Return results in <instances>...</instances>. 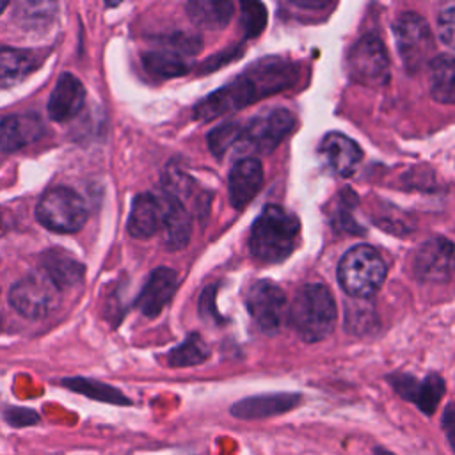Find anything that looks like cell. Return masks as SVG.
<instances>
[{
  "mask_svg": "<svg viewBox=\"0 0 455 455\" xmlns=\"http://www.w3.org/2000/svg\"><path fill=\"white\" fill-rule=\"evenodd\" d=\"M85 101V91L82 82L71 75L62 73L50 94L48 100V114L53 121L64 123L75 117Z\"/></svg>",
  "mask_w": 455,
  "mask_h": 455,
  "instance_id": "cell-17",
  "label": "cell"
},
{
  "mask_svg": "<svg viewBox=\"0 0 455 455\" xmlns=\"http://www.w3.org/2000/svg\"><path fill=\"white\" fill-rule=\"evenodd\" d=\"M144 66L148 71L160 78H172L188 73L190 64L181 57V53L165 50V52H149L144 55Z\"/></svg>",
  "mask_w": 455,
  "mask_h": 455,
  "instance_id": "cell-25",
  "label": "cell"
},
{
  "mask_svg": "<svg viewBox=\"0 0 455 455\" xmlns=\"http://www.w3.org/2000/svg\"><path fill=\"white\" fill-rule=\"evenodd\" d=\"M5 7H7V2H5V0H0V12H2Z\"/></svg>",
  "mask_w": 455,
  "mask_h": 455,
  "instance_id": "cell-33",
  "label": "cell"
},
{
  "mask_svg": "<svg viewBox=\"0 0 455 455\" xmlns=\"http://www.w3.org/2000/svg\"><path fill=\"white\" fill-rule=\"evenodd\" d=\"M187 12L197 27L220 30L233 16V4L228 0H194L187 4Z\"/></svg>",
  "mask_w": 455,
  "mask_h": 455,
  "instance_id": "cell-23",
  "label": "cell"
},
{
  "mask_svg": "<svg viewBox=\"0 0 455 455\" xmlns=\"http://www.w3.org/2000/svg\"><path fill=\"white\" fill-rule=\"evenodd\" d=\"M295 117L286 108H270L254 116L242 126L240 142L258 153H272L279 142L293 130Z\"/></svg>",
  "mask_w": 455,
  "mask_h": 455,
  "instance_id": "cell-9",
  "label": "cell"
},
{
  "mask_svg": "<svg viewBox=\"0 0 455 455\" xmlns=\"http://www.w3.org/2000/svg\"><path fill=\"white\" fill-rule=\"evenodd\" d=\"M162 233L164 242L169 249L178 251L183 249L192 235V217L185 204L171 196H164L162 199Z\"/></svg>",
  "mask_w": 455,
  "mask_h": 455,
  "instance_id": "cell-19",
  "label": "cell"
},
{
  "mask_svg": "<svg viewBox=\"0 0 455 455\" xmlns=\"http://www.w3.org/2000/svg\"><path fill=\"white\" fill-rule=\"evenodd\" d=\"M39 66L34 52L0 44V89L23 82Z\"/></svg>",
  "mask_w": 455,
  "mask_h": 455,
  "instance_id": "cell-21",
  "label": "cell"
},
{
  "mask_svg": "<svg viewBox=\"0 0 455 455\" xmlns=\"http://www.w3.org/2000/svg\"><path fill=\"white\" fill-rule=\"evenodd\" d=\"M240 137H242V124L238 123H224L217 128H213L210 133H208V146H210V151L217 156V158H222L229 148H233L235 144L240 142Z\"/></svg>",
  "mask_w": 455,
  "mask_h": 455,
  "instance_id": "cell-27",
  "label": "cell"
},
{
  "mask_svg": "<svg viewBox=\"0 0 455 455\" xmlns=\"http://www.w3.org/2000/svg\"><path fill=\"white\" fill-rule=\"evenodd\" d=\"M288 323L307 343L329 336L336 323V304L331 290L320 283L304 284L291 300Z\"/></svg>",
  "mask_w": 455,
  "mask_h": 455,
  "instance_id": "cell-3",
  "label": "cell"
},
{
  "mask_svg": "<svg viewBox=\"0 0 455 455\" xmlns=\"http://www.w3.org/2000/svg\"><path fill=\"white\" fill-rule=\"evenodd\" d=\"M387 268L382 256L370 245L359 243L348 249L338 265L341 288L354 299H368L379 291Z\"/></svg>",
  "mask_w": 455,
  "mask_h": 455,
  "instance_id": "cell-4",
  "label": "cell"
},
{
  "mask_svg": "<svg viewBox=\"0 0 455 455\" xmlns=\"http://www.w3.org/2000/svg\"><path fill=\"white\" fill-rule=\"evenodd\" d=\"M389 382L400 396L416 403V407L427 416L434 414L444 395V382L435 373H430L423 380H416L411 375H393L389 377Z\"/></svg>",
  "mask_w": 455,
  "mask_h": 455,
  "instance_id": "cell-12",
  "label": "cell"
},
{
  "mask_svg": "<svg viewBox=\"0 0 455 455\" xmlns=\"http://www.w3.org/2000/svg\"><path fill=\"white\" fill-rule=\"evenodd\" d=\"M44 133V124L36 114H11L0 121V149L18 151Z\"/></svg>",
  "mask_w": 455,
  "mask_h": 455,
  "instance_id": "cell-18",
  "label": "cell"
},
{
  "mask_svg": "<svg viewBox=\"0 0 455 455\" xmlns=\"http://www.w3.org/2000/svg\"><path fill=\"white\" fill-rule=\"evenodd\" d=\"M9 302L25 318H43L57 309L60 288L43 270H36L12 284Z\"/></svg>",
  "mask_w": 455,
  "mask_h": 455,
  "instance_id": "cell-7",
  "label": "cell"
},
{
  "mask_svg": "<svg viewBox=\"0 0 455 455\" xmlns=\"http://www.w3.org/2000/svg\"><path fill=\"white\" fill-rule=\"evenodd\" d=\"M37 220L55 233H75L87 220V210L84 199L68 187L48 188L37 206Z\"/></svg>",
  "mask_w": 455,
  "mask_h": 455,
  "instance_id": "cell-5",
  "label": "cell"
},
{
  "mask_svg": "<svg viewBox=\"0 0 455 455\" xmlns=\"http://www.w3.org/2000/svg\"><path fill=\"white\" fill-rule=\"evenodd\" d=\"M43 272L62 290L73 286L84 277V265L64 249H50L41 258Z\"/></svg>",
  "mask_w": 455,
  "mask_h": 455,
  "instance_id": "cell-22",
  "label": "cell"
},
{
  "mask_svg": "<svg viewBox=\"0 0 455 455\" xmlns=\"http://www.w3.org/2000/svg\"><path fill=\"white\" fill-rule=\"evenodd\" d=\"M396 50L409 73H416L428 64L434 52V36L425 21L416 12H402L393 23Z\"/></svg>",
  "mask_w": 455,
  "mask_h": 455,
  "instance_id": "cell-6",
  "label": "cell"
},
{
  "mask_svg": "<svg viewBox=\"0 0 455 455\" xmlns=\"http://www.w3.org/2000/svg\"><path fill=\"white\" fill-rule=\"evenodd\" d=\"M320 153L327 167L339 178H348L355 172L363 160L361 148L343 133H327L320 144Z\"/></svg>",
  "mask_w": 455,
  "mask_h": 455,
  "instance_id": "cell-15",
  "label": "cell"
},
{
  "mask_svg": "<svg viewBox=\"0 0 455 455\" xmlns=\"http://www.w3.org/2000/svg\"><path fill=\"white\" fill-rule=\"evenodd\" d=\"M162 201L153 194H139L133 199L128 219V233L135 238H149L162 229Z\"/></svg>",
  "mask_w": 455,
  "mask_h": 455,
  "instance_id": "cell-20",
  "label": "cell"
},
{
  "mask_svg": "<svg viewBox=\"0 0 455 455\" xmlns=\"http://www.w3.org/2000/svg\"><path fill=\"white\" fill-rule=\"evenodd\" d=\"M300 395L297 393H268L249 396L236 402L231 407V414L240 419H265L277 414H284L297 407Z\"/></svg>",
  "mask_w": 455,
  "mask_h": 455,
  "instance_id": "cell-16",
  "label": "cell"
},
{
  "mask_svg": "<svg viewBox=\"0 0 455 455\" xmlns=\"http://www.w3.org/2000/svg\"><path fill=\"white\" fill-rule=\"evenodd\" d=\"M414 275L423 283H444L455 270V245L434 236L419 245L412 258Z\"/></svg>",
  "mask_w": 455,
  "mask_h": 455,
  "instance_id": "cell-11",
  "label": "cell"
},
{
  "mask_svg": "<svg viewBox=\"0 0 455 455\" xmlns=\"http://www.w3.org/2000/svg\"><path fill=\"white\" fill-rule=\"evenodd\" d=\"M348 75L366 87H382L389 82V59L380 39L363 36L348 50Z\"/></svg>",
  "mask_w": 455,
  "mask_h": 455,
  "instance_id": "cell-8",
  "label": "cell"
},
{
  "mask_svg": "<svg viewBox=\"0 0 455 455\" xmlns=\"http://www.w3.org/2000/svg\"><path fill=\"white\" fill-rule=\"evenodd\" d=\"M247 309L263 332L275 334L284 318L286 295L275 283L259 279L249 288Z\"/></svg>",
  "mask_w": 455,
  "mask_h": 455,
  "instance_id": "cell-10",
  "label": "cell"
},
{
  "mask_svg": "<svg viewBox=\"0 0 455 455\" xmlns=\"http://www.w3.org/2000/svg\"><path fill=\"white\" fill-rule=\"evenodd\" d=\"M430 94L439 103H455V57L439 55L428 62Z\"/></svg>",
  "mask_w": 455,
  "mask_h": 455,
  "instance_id": "cell-24",
  "label": "cell"
},
{
  "mask_svg": "<svg viewBox=\"0 0 455 455\" xmlns=\"http://www.w3.org/2000/svg\"><path fill=\"white\" fill-rule=\"evenodd\" d=\"M443 428L446 434V439L450 446L455 451V403H448V407L443 412Z\"/></svg>",
  "mask_w": 455,
  "mask_h": 455,
  "instance_id": "cell-30",
  "label": "cell"
},
{
  "mask_svg": "<svg viewBox=\"0 0 455 455\" xmlns=\"http://www.w3.org/2000/svg\"><path fill=\"white\" fill-rule=\"evenodd\" d=\"M299 219L283 206L268 204L258 215L249 235V251L259 263L272 265L286 259L297 247Z\"/></svg>",
  "mask_w": 455,
  "mask_h": 455,
  "instance_id": "cell-2",
  "label": "cell"
},
{
  "mask_svg": "<svg viewBox=\"0 0 455 455\" xmlns=\"http://www.w3.org/2000/svg\"><path fill=\"white\" fill-rule=\"evenodd\" d=\"M437 32L441 41L455 50V5L444 9L437 18Z\"/></svg>",
  "mask_w": 455,
  "mask_h": 455,
  "instance_id": "cell-29",
  "label": "cell"
},
{
  "mask_svg": "<svg viewBox=\"0 0 455 455\" xmlns=\"http://www.w3.org/2000/svg\"><path fill=\"white\" fill-rule=\"evenodd\" d=\"M178 288V277L172 268L158 267L151 272L142 291L139 293L135 306L146 316H156L172 299Z\"/></svg>",
  "mask_w": 455,
  "mask_h": 455,
  "instance_id": "cell-14",
  "label": "cell"
},
{
  "mask_svg": "<svg viewBox=\"0 0 455 455\" xmlns=\"http://www.w3.org/2000/svg\"><path fill=\"white\" fill-rule=\"evenodd\" d=\"M267 23V9L259 2H242V27L245 37H256L261 34Z\"/></svg>",
  "mask_w": 455,
  "mask_h": 455,
  "instance_id": "cell-28",
  "label": "cell"
},
{
  "mask_svg": "<svg viewBox=\"0 0 455 455\" xmlns=\"http://www.w3.org/2000/svg\"><path fill=\"white\" fill-rule=\"evenodd\" d=\"M210 355V350L203 338L199 334H188L187 339L172 348L169 352V364L174 368H183V366H196L206 361Z\"/></svg>",
  "mask_w": 455,
  "mask_h": 455,
  "instance_id": "cell-26",
  "label": "cell"
},
{
  "mask_svg": "<svg viewBox=\"0 0 455 455\" xmlns=\"http://www.w3.org/2000/svg\"><path fill=\"white\" fill-rule=\"evenodd\" d=\"M373 453H375V455H395V453H391V451H387V450H384V448H375Z\"/></svg>",
  "mask_w": 455,
  "mask_h": 455,
  "instance_id": "cell-32",
  "label": "cell"
},
{
  "mask_svg": "<svg viewBox=\"0 0 455 455\" xmlns=\"http://www.w3.org/2000/svg\"><path fill=\"white\" fill-rule=\"evenodd\" d=\"M297 76V66L290 60L281 57L261 59L247 68L238 78L203 98L194 108V117L199 121H212L228 112L240 110L259 98L291 87Z\"/></svg>",
  "mask_w": 455,
  "mask_h": 455,
  "instance_id": "cell-1",
  "label": "cell"
},
{
  "mask_svg": "<svg viewBox=\"0 0 455 455\" xmlns=\"http://www.w3.org/2000/svg\"><path fill=\"white\" fill-rule=\"evenodd\" d=\"M263 185V167L258 158H240L229 172V201L236 210H243Z\"/></svg>",
  "mask_w": 455,
  "mask_h": 455,
  "instance_id": "cell-13",
  "label": "cell"
},
{
  "mask_svg": "<svg viewBox=\"0 0 455 455\" xmlns=\"http://www.w3.org/2000/svg\"><path fill=\"white\" fill-rule=\"evenodd\" d=\"M293 5H297V7H300V9H322V7H327L329 5V2H299V0H293L291 2Z\"/></svg>",
  "mask_w": 455,
  "mask_h": 455,
  "instance_id": "cell-31",
  "label": "cell"
}]
</instances>
